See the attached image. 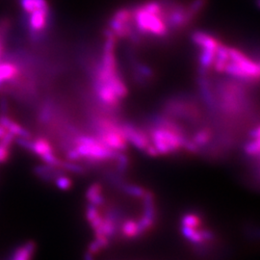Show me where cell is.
<instances>
[{"instance_id":"obj_1","label":"cell","mask_w":260,"mask_h":260,"mask_svg":"<svg viewBox=\"0 0 260 260\" xmlns=\"http://www.w3.org/2000/svg\"><path fill=\"white\" fill-rule=\"evenodd\" d=\"M121 173L104 174L87 194L86 215L96 248L144 236L156 220L151 193L125 180Z\"/></svg>"},{"instance_id":"obj_2","label":"cell","mask_w":260,"mask_h":260,"mask_svg":"<svg viewBox=\"0 0 260 260\" xmlns=\"http://www.w3.org/2000/svg\"><path fill=\"white\" fill-rule=\"evenodd\" d=\"M134 25L136 29L145 35H152L156 37L167 36L170 32L167 24L164 20L163 15H156L148 13L139 6L132 10Z\"/></svg>"},{"instance_id":"obj_3","label":"cell","mask_w":260,"mask_h":260,"mask_svg":"<svg viewBox=\"0 0 260 260\" xmlns=\"http://www.w3.org/2000/svg\"><path fill=\"white\" fill-rule=\"evenodd\" d=\"M30 17L28 18V28L31 34V37L35 40L41 35L47 27L48 20H49V9L39 10L34 13L29 14Z\"/></svg>"},{"instance_id":"obj_4","label":"cell","mask_w":260,"mask_h":260,"mask_svg":"<svg viewBox=\"0 0 260 260\" xmlns=\"http://www.w3.org/2000/svg\"><path fill=\"white\" fill-rule=\"evenodd\" d=\"M19 75H20L19 66L10 61L0 62V88L6 82H12L16 80Z\"/></svg>"},{"instance_id":"obj_5","label":"cell","mask_w":260,"mask_h":260,"mask_svg":"<svg viewBox=\"0 0 260 260\" xmlns=\"http://www.w3.org/2000/svg\"><path fill=\"white\" fill-rule=\"evenodd\" d=\"M0 124L7 131H9L10 133H12L15 137L31 139V133L27 129L20 126L16 121L11 120L5 114L0 116Z\"/></svg>"},{"instance_id":"obj_6","label":"cell","mask_w":260,"mask_h":260,"mask_svg":"<svg viewBox=\"0 0 260 260\" xmlns=\"http://www.w3.org/2000/svg\"><path fill=\"white\" fill-rule=\"evenodd\" d=\"M191 39H192V42L198 47H201L202 49L207 48V49L216 50L217 47L220 45V42L216 38L203 31L194 32L191 36Z\"/></svg>"},{"instance_id":"obj_7","label":"cell","mask_w":260,"mask_h":260,"mask_svg":"<svg viewBox=\"0 0 260 260\" xmlns=\"http://www.w3.org/2000/svg\"><path fill=\"white\" fill-rule=\"evenodd\" d=\"M36 250V243L34 241L25 242L19 246L11 256L10 260H31Z\"/></svg>"},{"instance_id":"obj_8","label":"cell","mask_w":260,"mask_h":260,"mask_svg":"<svg viewBox=\"0 0 260 260\" xmlns=\"http://www.w3.org/2000/svg\"><path fill=\"white\" fill-rule=\"evenodd\" d=\"M20 5L22 10L27 14L39 10L49 9L47 0H20Z\"/></svg>"},{"instance_id":"obj_9","label":"cell","mask_w":260,"mask_h":260,"mask_svg":"<svg viewBox=\"0 0 260 260\" xmlns=\"http://www.w3.org/2000/svg\"><path fill=\"white\" fill-rule=\"evenodd\" d=\"M206 3H207V0H193L191 4L188 7H186V15L188 19L190 20V22L194 20L197 18V16L205 9Z\"/></svg>"},{"instance_id":"obj_10","label":"cell","mask_w":260,"mask_h":260,"mask_svg":"<svg viewBox=\"0 0 260 260\" xmlns=\"http://www.w3.org/2000/svg\"><path fill=\"white\" fill-rule=\"evenodd\" d=\"M12 144H9L3 140H0V165L8 161L11 153Z\"/></svg>"},{"instance_id":"obj_11","label":"cell","mask_w":260,"mask_h":260,"mask_svg":"<svg viewBox=\"0 0 260 260\" xmlns=\"http://www.w3.org/2000/svg\"><path fill=\"white\" fill-rule=\"evenodd\" d=\"M3 42L2 40H0V57L2 55V51H3Z\"/></svg>"}]
</instances>
